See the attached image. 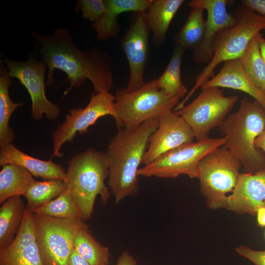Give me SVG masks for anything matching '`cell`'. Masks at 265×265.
<instances>
[{"label":"cell","mask_w":265,"mask_h":265,"mask_svg":"<svg viewBox=\"0 0 265 265\" xmlns=\"http://www.w3.org/2000/svg\"><path fill=\"white\" fill-rule=\"evenodd\" d=\"M115 96L108 91L104 90L92 93L89 102L83 108H74L64 121L59 125L52 134L53 156L61 157L60 149L65 142L73 141L77 133L80 134L87 132L89 128L94 125L101 117L111 116L116 125L118 118L114 108Z\"/></svg>","instance_id":"obj_11"},{"label":"cell","mask_w":265,"mask_h":265,"mask_svg":"<svg viewBox=\"0 0 265 265\" xmlns=\"http://www.w3.org/2000/svg\"><path fill=\"white\" fill-rule=\"evenodd\" d=\"M7 164L22 166L33 176L45 180H64L65 178L66 172L62 165L51 159L45 160L31 157L20 150L12 143L0 144V166Z\"/></svg>","instance_id":"obj_17"},{"label":"cell","mask_w":265,"mask_h":265,"mask_svg":"<svg viewBox=\"0 0 265 265\" xmlns=\"http://www.w3.org/2000/svg\"><path fill=\"white\" fill-rule=\"evenodd\" d=\"M201 90L191 103L174 112L186 121L197 141L209 138L211 130L219 127L238 100L237 96H224L217 87Z\"/></svg>","instance_id":"obj_10"},{"label":"cell","mask_w":265,"mask_h":265,"mask_svg":"<svg viewBox=\"0 0 265 265\" xmlns=\"http://www.w3.org/2000/svg\"><path fill=\"white\" fill-rule=\"evenodd\" d=\"M241 166V162L223 146L201 159L197 178L208 208L213 210L226 208V194L234 190Z\"/></svg>","instance_id":"obj_7"},{"label":"cell","mask_w":265,"mask_h":265,"mask_svg":"<svg viewBox=\"0 0 265 265\" xmlns=\"http://www.w3.org/2000/svg\"><path fill=\"white\" fill-rule=\"evenodd\" d=\"M186 50L175 44L171 59L162 74L155 81L157 86L170 98L180 100L187 92L181 77V67Z\"/></svg>","instance_id":"obj_23"},{"label":"cell","mask_w":265,"mask_h":265,"mask_svg":"<svg viewBox=\"0 0 265 265\" xmlns=\"http://www.w3.org/2000/svg\"><path fill=\"white\" fill-rule=\"evenodd\" d=\"M153 0H105L106 11L100 20L92 23V26L97 32V39L102 41L117 36L119 25V15L127 12H146Z\"/></svg>","instance_id":"obj_19"},{"label":"cell","mask_w":265,"mask_h":265,"mask_svg":"<svg viewBox=\"0 0 265 265\" xmlns=\"http://www.w3.org/2000/svg\"><path fill=\"white\" fill-rule=\"evenodd\" d=\"M224 136L197 141L183 145L162 155L151 163L140 168L138 176L175 178L182 175L197 178L201 159L225 143Z\"/></svg>","instance_id":"obj_9"},{"label":"cell","mask_w":265,"mask_h":265,"mask_svg":"<svg viewBox=\"0 0 265 265\" xmlns=\"http://www.w3.org/2000/svg\"><path fill=\"white\" fill-rule=\"evenodd\" d=\"M235 251L255 265H265V250H256L248 246L240 245L235 248Z\"/></svg>","instance_id":"obj_32"},{"label":"cell","mask_w":265,"mask_h":265,"mask_svg":"<svg viewBox=\"0 0 265 265\" xmlns=\"http://www.w3.org/2000/svg\"><path fill=\"white\" fill-rule=\"evenodd\" d=\"M67 188L64 180L35 181L24 196L27 201L26 208L32 211L57 197Z\"/></svg>","instance_id":"obj_27"},{"label":"cell","mask_w":265,"mask_h":265,"mask_svg":"<svg viewBox=\"0 0 265 265\" xmlns=\"http://www.w3.org/2000/svg\"><path fill=\"white\" fill-rule=\"evenodd\" d=\"M258 34L239 57L242 66L254 85L265 97V63L258 46Z\"/></svg>","instance_id":"obj_28"},{"label":"cell","mask_w":265,"mask_h":265,"mask_svg":"<svg viewBox=\"0 0 265 265\" xmlns=\"http://www.w3.org/2000/svg\"><path fill=\"white\" fill-rule=\"evenodd\" d=\"M26 208L21 196L11 197L0 208V249L9 246L22 224Z\"/></svg>","instance_id":"obj_21"},{"label":"cell","mask_w":265,"mask_h":265,"mask_svg":"<svg viewBox=\"0 0 265 265\" xmlns=\"http://www.w3.org/2000/svg\"><path fill=\"white\" fill-rule=\"evenodd\" d=\"M136 260L128 251H124L115 265H136Z\"/></svg>","instance_id":"obj_34"},{"label":"cell","mask_w":265,"mask_h":265,"mask_svg":"<svg viewBox=\"0 0 265 265\" xmlns=\"http://www.w3.org/2000/svg\"><path fill=\"white\" fill-rule=\"evenodd\" d=\"M265 207V169L240 173L237 183L227 196L226 209L238 214L256 215Z\"/></svg>","instance_id":"obj_16"},{"label":"cell","mask_w":265,"mask_h":265,"mask_svg":"<svg viewBox=\"0 0 265 265\" xmlns=\"http://www.w3.org/2000/svg\"><path fill=\"white\" fill-rule=\"evenodd\" d=\"M235 16L236 24L217 34L213 42V54L211 60L198 76L187 96L177 105V110L182 108L194 93L214 76V69L218 65L239 58L252 39L265 30V15L242 5L236 9Z\"/></svg>","instance_id":"obj_5"},{"label":"cell","mask_w":265,"mask_h":265,"mask_svg":"<svg viewBox=\"0 0 265 265\" xmlns=\"http://www.w3.org/2000/svg\"><path fill=\"white\" fill-rule=\"evenodd\" d=\"M77 7L81 10L84 18L92 23L98 22L106 11L103 0H81L79 1Z\"/></svg>","instance_id":"obj_31"},{"label":"cell","mask_w":265,"mask_h":265,"mask_svg":"<svg viewBox=\"0 0 265 265\" xmlns=\"http://www.w3.org/2000/svg\"><path fill=\"white\" fill-rule=\"evenodd\" d=\"M36 241L44 265H68L75 237L87 225L80 219L33 213Z\"/></svg>","instance_id":"obj_8"},{"label":"cell","mask_w":265,"mask_h":265,"mask_svg":"<svg viewBox=\"0 0 265 265\" xmlns=\"http://www.w3.org/2000/svg\"><path fill=\"white\" fill-rule=\"evenodd\" d=\"M31 212L54 218L81 220L72 194L67 188L57 197L35 209Z\"/></svg>","instance_id":"obj_29"},{"label":"cell","mask_w":265,"mask_h":265,"mask_svg":"<svg viewBox=\"0 0 265 265\" xmlns=\"http://www.w3.org/2000/svg\"><path fill=\"white\" fill-rule=\"evenodd\" d=\"M68 265H90L74 249L72 252L68 262Z\"/></svg>","instance_id":"obj_35"},{"label":"cell","mask_w":265,"mask_h":265,"mask_svg":"<svg viewBox=\"0 0 265 265\" xmlns=\"http://www.w3.org/2000/svg\"><path fill=\"white\" fill-rule=\"evenodd\" d=\"M0 171V204L15 196H24L36 180L26 169L19 165L7 164Z\"/></svg>","instance_id":"obj_22"},{"label":"cell","mask_w":265,"mask_h":265,"mask_svg":"<svg viewBox=\"0 0 265 265\" xmlns=\"http://www.w3.org/2000/svg\"><path fill=\"white\" fill-rule=\"evenodd\" d=\"M7 67L1 64L0 69V144L12 143L15 140L13 129L9 126L10 117L22 103H14L9 95L8 89L12 83Z\"/></svg>","instance_id":"obj_24"},{"label":"cell","mask_w":265,"mask_h":265,"mask_svg":"<svg viewBox=\"0 0 265 265\" xmlns=\"http://www.w3.org/2000/svg\"><path fill=\"white\" fill-rule=\"evenodd\" d=\"M74 249L90 265H109L108 247L101 245L94 237L89 226L80 229L76 235Z\"/></svg>","instance_id":"obj_25"},{"label":"cell","mask_w":265,"mask_h":265,"mask_svg":"<svg viewBox=\"0 0 265 265\" xmlns=\"http://www.w3.org/2000/svg\"><path fill=\"white\" fill-rule=\"evenodd\" d=\"M0 265H44L36 241L22 248L0 249Z\"/></svg>","instance_id":"obj_30"},{"label":"cell","mask_w":265,"mask_h":265,"mask_svg":"<svg viewBox=\"0 0 265 265\" xmlns=\"http://www.w3.org/2000/svg\"><path fill=\"white\" fill-rule=\"evenodd\" d=\"M258 46L260 54L265 63V38L262 36L261 33L258 37Z\"/></svg>","instance_id":"obj_37"},{"label":"cell","mask_w":265,"mask_h":265,"mask_svg":"<svg viewBox=\"0 0 265 265\" xmlns=\"http://www.w3.org/2000/svg\"><path fill=\"white\" fill-rule=\"evenodd\" d=\"M184 0H154L146 11L155 46L165 41L169 26Z\"/></svg>","instance_id":"obj_20"},{"label":"cell","mask_w":265,"mask_h":265,"mask_svg":"<svg viewBox=\"0 0 265 265\" xmlns=\"http://www.w3.org/2000/svg\"><path fill=\"white\" fill-rule=\"evenodd\" d=\"M34 35L38 41L39 52L48 67L47 84L53 83L55 69L67 75L69 88L83 84L86 79L91 82L95 92L109 91L113 85V77L109 61L103 53L96 50L81 51L75 44L69 31L63 28L56 29L53 34Z\"/></svg>","instance_id":"obj_1"},{"label":"cell","mask_w":265,"mask_h":265,"mask_svg":"<svg viewBox=\"0 0 265 265\" xmlns=\"http://www.w3.org/2000/svg\"><path fill=\"white\" fill-rule=\"evenodd\" d=\"M226 0H192L189 7H201L207 11V19L203 38L193 50V59L198 63H209L213 54V42L217 34L222 29L234 26L237 18L227 10Z\"/></svg>","instance_id":"obj_15"},{"label":"cell","mask_w":265,"mask_h":265,"mask_svg":"<svg viewBox=\"0 0 265 265\" xmlns=\"http://www.w3.org/2000/svg\"><path fill=\"white\" fill-rule=\"evenodd\" d=\"M226 141L223 146L241 163L245 172L265 169V154L257 148L256 138L265 130V108L244 97L238 109L219 127Z\"/></svg>","instance_id":"obj_3"},{"label":"cell","mask_w":265,"mask_h":265,"mask_svg":"<svg viewBox=\"0 0 265 265\" xmlns=\"http://www.w3.org/2000/svg\"><path fill=\"white\" fill-rule=\"evenodd\" d=\"M108 176V161L103 152L89 148L69 161L64 181L83 221L90 218L98 196L104 207L107 204L111 194L105 183Z\"/></svg>","instance_id":"obj_4"},{"label":"cell","mask_w":265,"mask_h":265,"mask_svg":"<svg viewBox=\"0 0 265 265\" xmlns=\"http://www.w3.org/2000/svg\"><path fill=\"white\" fill-rule=\"evenodd\" d=\"M150 31L146 11L132 12L128 28L120 40L130 68L127 91H135L146 84L143 75L149 56Z\"/></svg>","instance_id":"obj_13"},{"label":"cell","mask_w":265,"mask_h":265,"mask_svg":"<svg viewBox=\"0 0 265 265\" xmlns=\"http://www.w3.org/2000/svg\"><path fill=\"white\" fill-rule=\"evenodd\" d=\"M158 126L151 119L131 130L118 129L110 140L106 152L108 184L115 202L136 194L139 189L138 170L148 146V140Z\"/></svg>","instance_id":"obj_2"},{"label":"cell","mask_w":265,"mask_h":265,"mask_svg":"<svg viewBox=\"0 0 265 265\" xmlns=\"http://www.w3.org/2000/svg\"><path fill=\"white\" fill-rule=\"evenodd\" d=\"M194 138L183 118L173 111L168 112L158 119V127L149 137L142 164L147 165L169 151L193 142Z\"/></svg>","instance_id":"obj_14"},{"label":"cell","mask_w":265,"mask_h":265,"mask_svg":"<svg viewBox=\"0 0 265 265\" xmlns=\"http://www.w3.org/2000/svg\"><path fill=\"white\" fill-rule=\"evenodd\" d=\"M217 87L240 90L252 97L265 108V97L246 73L239 58L224 62L220 71L200 88Z\"/></svg>","instance_id":"obj_18"},{"label":"cell","mask_w":265,"mask_h":265,"mask_svg":"<svg viewBox=\"0 0 265 265\" xmlns=\"http://www.w3.org/2000/svg\"><path fill=\"white\" fill-rule=\"evenodd\" d=\"M114 108L118 118V129L131 130L138 128L146 121L158 119L173 111L179 104L178 99L168 96L159 89L155 80L139 89L127 91L118 89L115 93Z\"/></svg>","instance_id":"obj_6"},{"label":"cell","mask_w":265,"mask_h":265,"mask_svg":"<svg viewBox=\"0 0 265 265\" xmlns=\"http://www.w3.org/2000/svg\"><path fill=\"white\" fill-rule=\"evenodd\" d=\"M204 10L201 7H192L186 22L175 37V44L185 50H193L201 43L205 30Z\"/></svg>","instance_id":"obj_26"},{"label":"cell","mask_w":265,"mask_h":265,"mask_svg":"<svg viewBox=\"0 0 265 265\" xmlns=\"http://www.w3.org/2000/svg\"><path fill=\"white\" fill-rule=\"evenodd\" d=\"M3 62L10 76L18 79L28 91L31 99L32 118L39 120L44 114L49 119H56L60 110L46 96L45 74L47 65L44 60L30 58L26 61H16L5 58Z\"/></svg>","instance_id":"obj_12"},{"label":"cell","mask_w":265,"mask_h":265,"mask_svg":"<svg viewBox=\"0 0 265 265\" xmlns=\"http://www.w3.org/2000/svg\"><path fill=\"white\" fill-rule=\"evenodd\" d=\"M255 144L257 148L262 150L265 154V130L263 132L256 138Z\"/></svg>","instance_id":"obj_38"},{"label":"cell","mask_w":265,"mask_h":265,"mask_svg":"<svg viewBox=\"0 0 265 265\" xmlns=\"http://www.w3.org/2000/svg\"><path fill=\"white\" fill-rule=\"evenodd\" d=\"M256 215L258 225L261 227H265V207L260 209Z\"/></svg>","instance_id":"obj_36"},{"label":"cell","mask_w":265,"mask_h":265,"mask_svg":"<svg viewBox=\"0 0 265 265\" xmlns=\"http://www.w3.org/2000/svg\"><path fill=\"white\" fill-rule=\"evenodd\" d=\"M241 3L244 6L265 16V0H242Z\"/></svg>","instance_id":"obj_33"}]
</instances>
